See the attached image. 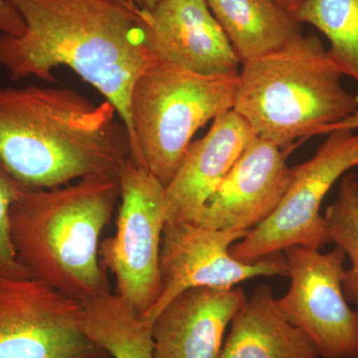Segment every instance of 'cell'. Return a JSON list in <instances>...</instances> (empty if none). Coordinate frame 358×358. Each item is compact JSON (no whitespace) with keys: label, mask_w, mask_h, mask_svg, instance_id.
<instances>
[{"label":"cell","mask_w":358,"mask_h":358,"mask_svg":"<svg viewBox=\"0 0 358 358\" xmlns=\"http://www.w3.org/2000/svg\"><path fill=\"white\" fill-rule=\"evenodd\" d=\"M24 23L20 36L0 34V67L13 80L53 83L70 68L114 106L131 141V95L160 61L145 44L141 8L126 0H8Z\"/></svg>","instance_id":"cell-1"},{"label":"cell","mask_w":358,"mask_h":358,"mask_svg":"<svg viewBox=\"0 0 358 358\" xmlns=\"http://www.w3.org/2000/svg\"><path fill=\"white\" fill-rule=\"evenodd\" d=\"M115 114L108 101L95 105L69 88H0V166L32 189L117 176L131 147Z\"/></svg>","instance_id":"cell-2"},{"label":"cell","mask_w":358,"mask_h":358,"mask_svg":"<svg viewBox=\"0 0 358 358\" xmlns=\"http://www.w3.org/2000/svg\"><path fill=\"white\" fill-rule=\"evenodd\" d=\"M119 199L114 176H90L53 189L20 185L10 208L17 260L33 279L82 305L110 293L99 251Z\"/></svg>","instance_id":"cell-3"},{"label":"cell","mask_w":358,"mask_h":358,"mask_svg":"<svg viewBox=\"0 0 358 358\" xmlns=\"http://www.w3.org/2000/svg\"><path fill=\"white\" fill-rule=\"evenodd\" d=\"M242 65L233 110L256 136L288 154L296 141L358 110L357 95L343 88V72L313 33Z\"/></svg>","instance_id":"cell-4"},{"label":"cell","mask_w":358,"mask_h":358,"mask_svg":"<svg viewBox=\"0 0 358 358\" xmlns=\"http://www.w3.org/2000/svg\"><path fill=\"white\" fill-rule=\"evenodd\" d=\"M237 88L238 73L202 75L157 63L131 91V157L166 186L195 133L233 110Z\"/></svg>","instance_id":"cell-5"},{"label":"cell","mask_w":358,"mask_h":358,"mask_svg":"<svg viewBox=\"0 0 358 358\" xmlns=\"http://www.w3.org/2000/svg\"><path fill=\"white\" fill-rule=\"evenodd\" d=\"M115 232L100 244L103 267L114 275L117 296L143 315L160 292V247L166 226V186L129 155L117 173Z\"/></svg>","instance_id":"cell-6"},{"label":"cell","mask_w":358,"mask_h":358,"mask_svg":"<svg viewBox=\"0 0 358 358\" xmlns=\"http://www.w3.org/2000/svg\"><path fill=\"white\" fill-rule=\"evenodd\" d=\"M358 166V133L336 129L315 155L292 167L291 182L275 211L230 247L238 261L253 263L289 247L320 250L329 244L320 206L339 178Z\"/></svg>","instance_id":"cell-7"},{"label":"cell","mask_w":358,"mask_h":358,"mask_svg":"<svg viewBox=\"0 0 358 358\" xmlns=\"http://www.w3.org/2000/svg\"><path fill=\"white\" fill-rule=\"evenodd\" d=\"M282 253L291 281L277 299L284 317L308 336L320 358H358V310L343 289L345 252L294 246Z\"/></svg>","instance_id":"cell-8"},{"label":"cell","mask_w":358,"mask_h":358,"mask_svg":"<svg viewBox=\"0 0 358 358\" xmlns=\"http://www.w3.org/2000/svg\"><path fill=\"white\" fill-rule=\"evenodd\" d=\"M83 306L33 278L0 280V358H106L82 326Z\"/></svg>","instance_id":"cell-9"},{"label":"cell","mask_w":358,"mask_h":358,"mask_svg":"<svg viewBox=\"0 0 358 358\" xmlns=\"http://www.w3.org/2000/svg\"><path fill=\"white\" fill-rule=\"evenodd\" d=\"M251 230H214L195 223H166L160 247V292L143 319L154 322L181 293L192 288H233L257 277H289L284 253L253 263L238 261L230 247Z\"/></svg>","instance_id":"cell-10"},{"label":"cell","mask_w":358,"mask_h":358,"mask_svg":"<svg viewBox=\"0 0 358 358\" xmlns=\"http://www.w3.org/2000/svg\"><path fill=\"white\" fill-rule=\"evenodd\" d=\"M140 18L160 62L202 75L239 73L241 62L206 0H160L141 8Z\"/></svg>","instance_id":"cell-11"},{"label":"cell","mask_w":358,"mask_h":358,"mask_svg":"<svg viewBox=\"0 0 358 358\" xmlns=\"http://www.w3.org/2000/svg\"><path fill=\"white\" fill-rule=\"evenodd\" d=\"M288 152L256 136L207 200L195 224L214 230H252L275 211L288 189Z\"/></svg>","instance_id":"cell-12"},{"label":"cell","mask_w":358,"mask_h":358,"mask_svg":"<svg viewBox=\"0 0 358 358\" xmlns=\"http://www.w3.org/2000/svg\"><path fill=\"white\" fill-rule=\"evenodd\" d=\"M256 134L234 110L219 115L203 138L188 145L166 186V223H194Z\"/></svg>","instance_id":"cell-13"},{"label":"cell","mask_w":358,"mask_h":358,"mask_svg":"<svg viewBox=\"0 0 358 358\" xmlns=\"http://www.w3.org/2000/svg\"><path fill=\"white\" fill-rule=\"evenodd\" d=\"M247 296L241 288H192L173 299L152 326L157 358H218Z\"/></svg>","instance_id":"cell-14"},{"label":"cell","mask_w":358,"mask_h":358,"mask_svg":"<svg viewBox=\"0 0 358 358\" xmlns=\"http://www.w3.org/2000/svg\"><path fill=\"white\" fill-rule=\"evenodd\" d=\"M218 358H320L312 341L280 310L274 289L260 285L230 324Z\"/></svg>","instance_id":"cell-15"},{"label":"cell","mask_w":358,"mask_h":358,"mask_svg":"<svg viewBox=\"0 0 358 358\" xmlns=\"http://www.w3.org/2000/svg\"><path fill=\"white\" fill-rule=\"evenodd\" d=\"M241 64L281 48L303 33L277 0H206Z\"/></svg>","instance_id":"cell-16"},{"label":"cell","mask_w":358,"mask_h":358,"mask_svg":"<svg viewBox=\"0 0 358 358\" xmlns=\"http://www.w3.org/2000/svg\"><path fill=\"white\" fill-rule=\"evenodd\" d=\"M82 326L89 338L112 358H157L154 322L117 294L108 293L84 303Z\"/></svg>","instance_id":"cell-17"},{"label":"cell","mask_w":358,"mask_h":358,"mask_svg":"<svg viewBox=\"0 0 358 358\" xmlns=\"http://www.w3.org/2000/svg\"><path fill=\"white\" fill-rule=\"evenodd\" d=\"M294 16L327 37L334 63L358 84V0H306Z\"/></svg>","instance_id":"cell-18"},{"label":"cell","mask_w":358,"mask_h":358,"mask_svg":"<svg viewBox=\"0 0 358 358\" xmlns=\"http://www.w3.org/2000/svg\"><path fill=\"white\" fill-rule=\"evenodd\" d=\"M329 243H334L350 259L343 282L348 303L358 310V174L348 173L341 178L338 199L324 216Z\"/></svg>","instance_id":"cell-19"},{"label":"cell","mask_w":358,"mask_h":358,"mask_svg":"<svg viewBox=\"0 0 358 358\" xmlns=\"http://www.w3.org/2000/svg\"><path fill=\"white\" fill-rule=\"evenodd\" d=\"M0 166V280L31 278L17 260L10 235V208L20 187Z\"/></svg>","instance_id":"cell-20"},{"label":"cell","mask_w":358,"mask_h":358,"mask_svg":"<svg viewBox=\"0 0 358 358\" xmlns=\"http://www.w3.org/2000/svg\"><path fill=\"white\" fill-rule=\"evenodd\" d=\"M24 30V23L8 0H0V34L20 36Z\"/></svg>","instance_id":"cell-21"},{"label":"cell","mask_w":358,"mask_h":358,"mask_svg":"<svg viewBox=\"0 0 358 358\" xmlns=\"http://www.w3.org/2000/svg\"><path fill=\"white\" fill-rule=\"evenodd\" d=\"M350 129V131H357L358 129V110H355L353 114L348 115L343 121L336 122V124H331L327 127L322 131V134H327L331 131H336V129Z\"/></svg>","instance_id":"cell-22"},{"label":"cell","mask_w":358,"mask_h":358,"mask_svg":"<svg viewBox=\"0 0 358 358\" xmlns=\"http://www.w3.org/2000/svg\"><path fill=\"white\" fill-rule=\"evenodd\" d=\"M277 1L279 2L284 8H286L287 10L293 13L294 15V13L303 6L306 0H277Z\"/></svg>","instance_id":"cell-23"},{"label":"cell","mask_w":358,"mask_h":358,"mask_svg":"<svg viewBox=\"0 0 358 358\" xmlns=\"http://www.w3.org/2000/svg\"><path fill=\"white\" fill-rule=\"evenodd\" d=\"M134 6L141 9L152 8L155 4L159 3L160 0H131Z\"/></svg>","instance_id":"cell-24"},{"label":"cell","mask_w":358,"mask_h":358,"mask_svg":"<svg viewBox=\"0 0 358 358\" xmlns=\"http://www.w3.org/2000/svg\"><path fill=\"white\" fill-rule=\"evenodd\" d=\"M127 1H128L129 4H131V6H134V4L133 3V1H131V0H127ZM136 7H138V6H136Z\"/></svg>","instance_id":"cell-25"}]
</instances>
